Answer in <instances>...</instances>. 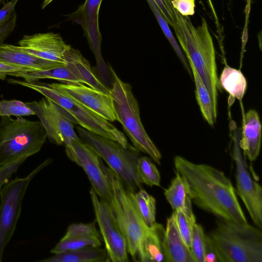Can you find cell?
Here are the masks:
<instances>
[{
  "label": "cell",
  "mask_w": 262,
  "mask_h": 262,
  "mask_svg": "<svg viewBox=\"0 0 262 262\" xmlns=\"http://www.w3.org/2000/svg\"><path fill=\"white\" fill-rule=\"evenodd\" d=\"M173 162L176 172L185 180L191 202L196 206L222 219L247 222L235 189L223 171L179 156Z\"/></svg>",
  "instance_id": "obj_1"
},
{
  "label": "cell",
  "mask_w": 262,
  "mask_h": 262,
  "mask_svg": "<svg viewBox=\"0 0 262 262\" xmlns=\"http://www.w3.org/2000/svg\"><path fill=\"white\" fill-rule=\"evenodd\" d=\"M176 26L173 29L188 62L191 63L207 88L212 102L213 118L217 115V97L221 91L217 73L215 53L212 38L205 19L195 27L187 16L176 10Z\"/></svg>",
  "instance_id": "obj_2"
},
{
  "label": "cell",
  "mask_w": 262,
  "mask_h": 262,
  "mask_svg": "<svg viewBox=\"0 0 262 262\" xmlns=\"http://www.w3.org/2000/svg\"><path fill=\"white\" fill-rule=\"evenodd\" d=\"M220 262H262L261 229L222 219L209 234Z\"/></svg>",
  "instance_id": "obj_3"
},
{
  "label": "cell",
  "mask_w": 262,
  "mask_h": 262,
  "mask_svg": "<svg viewBox=\"0 0 262 262\" xmlns=\"http://www.w3.org/2000/svg\"><path fill=\"white\" fill-rule=\"evenodd\" d=\"M108 68L113 80L110 95L116 120L122 124L133 146L160 164L161 154L143 127L138 103L132 92V86L121 80L111 66Z\"/></svg>",
  "instance_id": "obj_4"
},
{
  "label": "cell",
  "mask_w": 262,
  "mask_h": 262,
  "mask_svg": "<svg viewBox=\"0 0 262 262\" xmlns=\"http://www.w3.org/2000/svg\"><path fill=\"white\" fill-rule=\"evenodd\" d=\"M8 82L11 84L28 88L40 93L60 106L73 123L80 125L92 133L117 141L123 146L127 145L128 143L124 135L114 125L63 91L57 89L52 83L13 79H9Z\"/></svg>",
  "instance_id": "obj_5"
},
{
  "label": "cell",
  "mask_w": 262,
  "mask_h": 262,
  "mask_svg": "<svg viewBox=\"0 0 262 262\" xmlns=\"http://www.w3.org/2000/svg\"><path fill=\"white\" fill-rule=\"evenodd\" d=\"M47 135L40 121L22 117L0 120V166L20 159H27L40 151Z\"/></svg>",
  "instance_id": "obj_6"
},
{
  "label": "cell",
  "mask_w": 262,
  "mask_h": 262,
  "mask_svg": "<svg viewBox=\"0 0 262 262\" xmlns=\"http://www.w3.org/2000/svg\"><path fill=\"white\" fill-rule=\"evenodd\" d=\"M77 130L80 139L105 162L126 189L135 193L143 188L137 171L140 157L137 149L129 143L123 146L81 126H77Z\"/></svg>",
  "instance_id": "obj_7"
},
{
  "label": "cell",
  "mask_w": 262,
  "mask_h": 262,
  "mask_svg": "<svg viewBox=\"0 0 262 262\" xmlns=\"http://www.w3.org/2000/svg\"><path fill=\"white\" fill-rule=\"evenodd\" d=\"M102 168L112 188L113 198L110 206L117 224L127 243L128 253L137 261L138 248L144 233L148 228L134 199V192L126 189L114 172L101 163Z\"/></svg>",
  "instance_id": "obj_8"
},
{
  "label": "cell",
  "mask_w": 262,
  "mask_h": 262,
  "mask_svg": "<svg viewBox=\"0 0 262 262\" xmlns=\"http://www.w3.org/2000/svg\"><path fill=\"white\" fill-rule=\"evenodd\" d=\"M52 161L47 159L27 176L6 183L0 190V262L15 230L23 200L31 181Z\"/></svg>",
  "instance_id": "obj_9"
},
{
  "label": "cell",
  "mask_w": 262,
  "mask_h": 262,
  "mask_svg": "<svg viewBox=\"0 0 262 262\" xmlns=\"http://www.w3.org/2000/svg\"><path fill=\"white\" fill-rule=\"evenodd\" d=\"M102 0H85L77 9L67 15L68 19L80 25L96 61L95 75L107 88L113 85V78L102 55V36L99 26V12Z\"/></svg>",
  "instance_id": "obj_10"
},
{
  "label": "cell",
  "mask_w": 262,
  "mask_h": 262,
  "mask_svg": "<svg viewBox=\"0 0 262 262\" xmlns=\"http://www.w3.org/2000/svg\"><path fill=\"white\" fill-rule=\"evenodd\" d=\"M242 130L234 129L232 135V156L235 166L236 193L243 202L255 225L262 228V188L248 171L239 145Z\"/></svg>",
  "instance_id": "obj_11"
},
{
  "label": "cell",
  "mask_w": 262,
  "mask_h": 262,
  "mask_svg": "<svg viewBox=\"0 0 262 262\" xmlns=\"http://www.w3.org/2000/svg\"><path fill=\"white\" fill-rule=\"evenodd\" d=\"M90 196L95 215L96 222L110 261H128L126 239L120 230L111 206L98 195L92 188Z\"/></svg>",
  "instance_id": "obj_12"
},
{
  "label": "cell",
  "mask_w": 262,
  "mask_h": 262,
  "mask_svg": "<svg viewBox=\"0 0 262 262\" xmlns=\"http://www.w3.org/2000/svg\"><path fill=\"white\" fill-rule=\"evenodd\" d=\"M65 147L67 156L83 169L98 196L110 205L112 188L102 168L101 158L80 139L73 140Z\"/></svg>",
  "instance_id": "obj_13"
},
{
  "label": "cell",
  "mask_w": 262,
  "mask_h": 262,
  "mask_svg": "<svg viewBox=\"0 0 262 262\" xmlns=\"http://www.w3.org/2000/svg\"><path fill=\"white\" fill-rule=\"evenodd\" d=\"M26 103L39 118L52 143L66 145L73 140L80 139L66 112L51 100L45 97Z\"/></svg>",
  "instance_id": "obj_14"
},
{
  "label": "cell",
  "mask_w": 262,
  "mask_h": 262,
  "mask_svg": "<svg viewBox=\"0 0 262 262\" xmlns=\"http://www.w3.org/2000/svg\"><path fill=\"white\" fill-rule=\"evenodd\" d=\"M24 51L50 61L64 63V57L71 47L60 35L53 32L25 35L18 42Z\"/></svg>",
  "instance_id": "obj_15"
},
{
  "label": "cell",
  "mask_w": 262,
  "mask_h": 262,
  "mask_svg": "<svg viewBox=\"0 0 262 262\" xmlns=\"http://www.w3.org/2000/svg\"><path fill=\"white\" fill-rule=\"evenodd\" d=\"M52 84L108 121L116 120L110 95L95 90L81 83H53Z\"/></svg>",
  "instance_id": "obj_16"
},
{
  "label": "cell",
  "mask_w": 262,
  "mask_h": 262,
  "mask_svg": "<svg viewBox=\"0 0 262 262\" xmlns=\"http://www.w3.org/2000/svg\"><path fill=\"white\" fill-rule=\"evenodd\" d=\"M102 237L96 227V222L70 225L65 235L51 250L54 254L87 246L100 247Z\"/></svg>",
  "instance_id": "obj_17"
},
{
  "label": "cell",
  "mask_w": 262,
  "mask_h": 262,
  "mask_svg": "<svg viewBox=\"0 0 262 262\" xmlns=\"http://www.w3.org/2000/svg\"><path fill=\"white\" fill-rule=\"evenodd\" d=\"M165 231L163 225L157 222L148 227L139 244L137 261H165Z\"/></svg>",
  "instance_id": "obj_18"
},
{
  "label": "cell",
  "mask_w": 262,
  "mask_h": 262,
  "mask_svg": "<svg viewBox=\"0 0 262 262\" xmlns=\"http://www.w3.org/2000/svg\"><path fill=\"white\" fill-rule=\"evenodd\" d=\"M0 60L29 72L46 70L64 64L45 60L23 51L19 46L5 43L0 45Z\"/></svg>",
  "instance_id": "obj_19"
},
{
  "label": "cell",
  "mask_w": 262,
  "mask_h": 262,
  "mask_svg": "<svg viewBox=\"0 0 262 262\" xmlns=\"http://www.w3.org/2000/svg\"><path fill=\"white\" fill-rule=\"evenodd\" d=\"M64 64L80 83L107 95L110 91L93 73L89 62L77 49L71 46L65 53Z\"/></svg>",
  "instance_id": "obj_20"
},
{
  "label": "cell",
  "mask_w": 262,
  "mask_h": 262,
  "mask_svg": "<svg viewBox=\"0 0 262 262\" xmlns=\"http://www.w3.org/2000/svg\"><path fill=\"white\" fill-rule=\"evenodd\" d=\"M261 125L259 115L254 110L248 111L243 118L239 145L250 161L258 156L261 145Z\"/></svg>",
  "instance_id": "obj_21"
},
{
  "label": "cell",
  "mask_w": 262,
  "mask_h": 262,
  "mask_svg": "<svg viewBox=\"0 0 262 262\" xmlns=\"http://www.w3.org/2000/svg\"><path fill=\"white\" fill-rule=\"evenodd\" d=\"M164 250L165 262H194L179 231L173 212L167 219Z\"/></svg>",
  "instance_id": "obj_22"
},
{
  "label": "cell",
  "mask_w": 262,
  "mask_h": 262,
  "mask_svg": "<svg viewBox=\"0 0 262 262\" xmlns=\"http://www.w3.org/2000/svg\"><path fill=\"white\" fill-rule=\"evenodd\" d=\"M42 262H107L110 261L105 249L87 246L54 254Z\"/></svg>",
  "instance_id": "obj_23"
},
{
  "label": "cell",
  "mask_w": 262,
  "mask_h": 262,
  "mask_svg": "<svg viewBox=\"0 0 262 262\" xmlns=\"http://www.w3.org/2000/svg\"><path fill=\"white\" fill-rule=\"evenodd\" d=\"M9 76L23 78L26 81H37L42 79H51L63 83H80L64 64L43 70L18 72Z\"/></svg>",
  "instance_id": "obj_24"
},
{
  "label": "cell",
  "mask_w": 262,
  "mask_h": 262,
  "mask_svg": "<svg viewBox=\"0 0 262 262\" xmlns=\"http://www.w3.org/2000/svg\"><path fill=\"white\" fill-rule=\"evenodd\" d=\"M219 80L221 87L231 96L239 100L243 99L246 91L247 83L240 70L226 66Z\"/></svg>",
  "instance_id": "obj_25"
},
{
  "label": "cell",
  "mask_w": 262,
  "mask_h": 262,
  "mask_svg": "<svg viewBox=\"0 0 262 262\" xmlns=\"http://www.w3.org/2000/svg\"><path fill=\"white\" fill-rule=\"evenodd\" d=\"M164 195L173 211L183 210L191 203L187 183L177 172L170 186L165 189Z\"/></svg>",
  "instance_id": "obj_26"
},
{
  "label": "cell",
  "mask_w": 262,
  "mask_h": 262,
  "mask_svg": "<svg viewBox=\"0 0 262 262\" xmlns=\"http://www.w3.org/2000/svg\"><path fill=\"white\" fill-rule=\"evenodd\" d=\"M192 73L195 86L196 98L202 115L210 126H213L212 102L209 92L199 77L193 66L189 63Z\"/></svg>",
  "instance_id": "obj_27"
},
{
  "label": "cell",
  "mask_w": 262,
  "mask_h": 262,
  "mask_svg": "<svg viewBox=\"0 0 262 262\" xmlns=\"http://www.w3.org/2000/svg\"><path fill=\"white\" fill-rule=\"evenodd\" d=\"M173 212L179 231L184 242L190 249L193 227L196 223L192 203L183 210H174Z\"/></svg>",
  "instance_id": "obj_28"
},
{
  "label": "cell",
  "mask_w": 262,
  "mask_h": 262,
  "mask_svg": "<svg viewBox=\"0 0 262 262\" xmlns=\"http://www.w3.org/2000/svg\"><path fill=\"white\" fill-rule=\"evenodd\" d=\"M134 199L146 224L150 226L155 223L156 201L154 197L142 188L134 193Z\"/></svg>",
  "instance_id": "obj_29"
},
{
  "label": "cell",
  "mask_w": 262,
  "mask_h": 262,
  "mask_svg": "<svg viewBox=\"0 0 262 262\" xmlns=\"http://www.w3.org/2000/svg\"><path fill=\"white\" fill-rule=\"evenodd\" d=\"M137 171L140 181L149 186H160V174L155 164L147 157H140Z\"/></svg>",
  "instance_id": "obj_30"
},
{
  "label": "cell",
  "mask_w": 262,
  "mask_h": 262,
  "mask_svg": "<svg viewBox=\"0 0 262 262\" xmlns=\"http://www.w3.org/2000/svg\"><path fill=\"white\" fill-rule=\"evenodd\" d=\"M146 1L156 16L162 31L182 62L184 68L187 70L188 73L191 75V71L187 63L186 58L183 54L178 43L169 28L167 23L162 16L156 3L154 0H146Z\"/></svg>",
  "instance_id": "obj_31"
},
{
  "label": "cell",
  "mask_w": 262,
  "mask_h": 262,
  "mask_svg": "<svg viewBox=\"0 0 262 262\" xmlns=\"http://www.w3.org/2000/svg\"><path fill=\"white\" fill-rule=\"evenodd\" d=\"M206 234L202 226L194 225L191 235L190 250L194 262H204Z\"/></svg>",
  "instance_id": "obj_32"
},
{
  "label": "cell",
  "mask_w": 262,
  "mask_h": 262,
  "mask_svg": "<svg viewBox=\"0 0 262 262\" xmlns=\"http://www.w3.org/2000/svg\"><path fill=\"white\" fill-rule=\"evenodd\" d=\"M35 115L26 103L20 100H3L0 101V116L22 117Z\"/></svg>",
  "instance_id": "obj_33"
},
{
  "label": "cell",
  "mask_w": 262,
  "mask_h": 262,
  "mask_svg": "<svg viewBox=\"0 0 262 262\" xmlns=\"http://www.w3.org/2000/svg\"><path fill=\"white\" fill-rule=\"evenodd\" d=\"M166 22L174 29L176 26V9L173 7L171 0H154Z\"/></svg>",
  "instance_id": "obj_34"
},
{
  "label": "cell",
  "mask_w": 262,
  "mask_h": 262,
  "mask_svg": "<svg viewBox=\"0 0 262 262\" xmlns=\"http://www.w3.org/2000/svg\"><path fill=\"white\" fill-rule=\"evenodd\" d=\"M26 160V159H20L0 166V190Z\"/></svg>",
  "instance_id": "obj_35"
},
{
  "label": "cell",
  "mask_w": 262,
  "mask_h": 262,
  "mask_svg": "<svg viewBox=\"0 0 262 262\" xmlns=\"http://www.w3.org/2000/svg\"><path fill=\"white\" fill-rule=\"evenodd\" d=\"M173 7L182 15L187 16L194 13L195 0H171Z\"/></svg>",
  "instance_id": "obj_36"
},
{
  "label": "cell",
  "mask_w": 262,
  "mask_h": 262,
  "mask_svg": "<svg viewBox=\"0 0 262 262\" xmlns=\"http://www.w3.org/2000/svg\"><path fill=\"white\" fill-rule=\"evenodd\" d=\"M17 15L13 11L7 21L0 27V45L11 34L16 26Z\"/></svg>",
  "instance_id": "obj_37"
},
{
  "label": "cell",
  "mask_w": 262,
  "mask_h": 262,
  "mask_svg": "<svg viewBox=\"0 0 262 262\" xmlns=\"http://www.w3.org/2000/svg\"><path fill=\"white\" fill-rule=\"evenodd\" d=\"M204 262H220L217 251L208 234L206 235Z\"/></svg>",
  "instance_id": "obj_38"
},
{
  "label": "cell",
  "mask_w": 262,
  "mask_h": 262,
  "mask_svg": "<svg viewBox=\"0 0 262 262\" xmlns=\"http://www.w3.org/2000/svg\"><path fill=\"white\" fill-rule=\"evenodd\" d=\"M18 0H12L4 5L0 9V27L3 26L14 11L15 5Z\"/></svg>",
  "instance_id": "obj_39"
},
{
  "label": "cell",
  "mask_w": 262,
  "mask_h": 262,
  "mask_svg": "<svg viewBox=\"0 0 262 262\" xmlns=\"http://www.w3.org/2000/svg\"><path fill=\"white\" fill-rule=\"evenodd\" d=\"M18 72H28V70L11 65L6 62L0 60V79L5 80L7 75Z\"/></svg>",
  "instance_id": "obj_40"
},
{
  "label": "cell",
  "mask_w": 262,
  "mask_h": 262,
  "mask_svg": "<svg viewBox=\"0 0 262 262\" xmlns=\"http://www.w3.org/2000/svg\"><path fill=\"white\" fill-rule=\"evenodd\" d=\"M54 0H44L41 5V8L42 9H45L49 4H50Z\"/></svg>",
  "instance_id": "obj_41"
},
{
  "label": "cell",
  "mask_w": 262,
  "mask_h": 262,
  "mask_svg": "<svg viewBox=\"0 0 262 262\" xmlns=\"http://www.w3.org/2000/svg\"><path fill=\"white\" fill-rule=\"evenodd\" d=\"M8 2V0H0V5L1 4H5Z\"/></svg>",
  "instance_id": "obj_42"
}]
</instances>
